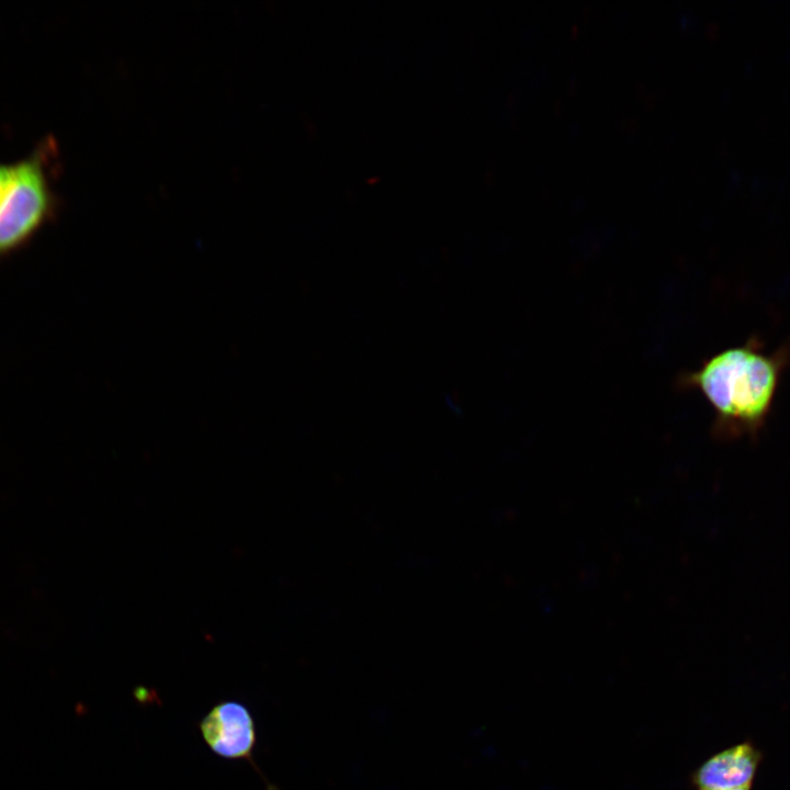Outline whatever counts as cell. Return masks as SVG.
<instances>
[{
	"instance_id": "5",
	"label": "cell",
	"mask_w": 790,
	"mask_h": 790,
	"mask_svg": "<svg viewBox=\"0 0 790 790\" xmlns=\"http://www.w3.org/2000/svg\"><path fill=\"white\" fill-rule=\"evenodd\" d=\"M11 172V163L0 162V194L9 179Z\"/></svg>"
},
{
	"instance_id": "4",
	"label": "cell",
	"mask_w": 790,
	"mask_h": 790,
	"mask_svg": "<svg viewBox=\"0 0 790 790\" xmlns=\"http://www.w3.org/2000/svg\"><path fill=\"white\" fill-rule=\"evenodd\" d=\"M764 753L751 740L725 747L703 760L689 776L696 790L752 788Z\"/></svg>"
},
{
	"instance_id": "2",
	"label": "cell",
	"mask_w": 790,
	"mask_h": 790,
	"mask_svg": "<svg viewBox=\"0 0 790 790\" xmlns=\"http://www.w3.org/2000/svg\"><path fill=\"white\" fill-rule=\"evenodd\" d=\"M56 149L48 136L11 163L0 194V258L24 246L58 212L60 198L53 185Z\"/></svg>"
},
{
	"instance_id": "1",
	"label": "cell",
	"mask_w": 790,
	"mask_h": 790,
	"mask_svg": "<svg viewBox=\"0 0 790 790\" xmlns=\"http://www.w3.org/2000/svg\"><path fill=\"white\" fill-rule=\"evenodd\" d=\"M788 352L767 351L753 339L718 352L687 376L715 413L721 439L757 437L771 411Z\"/></svg>"
},
{
	"instance_id": "3",
	"label": "cell",
	"mask_w": 790,
	"mask_h": 790,
	"mask_svg": "<svg viewBox=\"0 0 790 790\" xmlns=\"http://www.w3.org/2000/svg\"><path fill=\"white\" fill-rule=\"evenodd\" d=\"M199 729L216 755L251 761L256 729L250 711L242 703L232 700L216 703L201 720Z\"/></svg>"
},
{
	"instance_id": "6",
	"label": "cell",
	"mask_w": 790,
	"mask_h": 790,
	"mask_svg": "<svg viewBox=\"0 0 790 790\" xmlns=\"http://www.w3.org/2000/svg\"><path fill=\"white\" fill-rule=\"evenodd\" d=\"M733 790H752V788H740V789H733Z\"/></svg>"
}]
</instances>
